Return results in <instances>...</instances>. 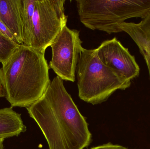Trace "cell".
Listing matches in <instances>:
<instances>
[{
  "instance_id": "6da1fadb",
  "label": "cell",
  "mask_w": 150,
  "mask_h": 149,
  "mask_svg": "<svg viewBox=\"0 0 150 149\" xmlns=\"http://www.w3.org/2000/svg\"><path fill=\"white\" fill-rule=\"evenodd\" d=\"M47 140L49 149H84L92 141L85 118L56 76L42 97L26 108Z\"/></svg>"
},
{
  "instance_id": "7a4b0ae2",
  "label": "cell",
  "mask_w": 150,
  "mask_h": 149,
  "mask_svg": "<svg viewBox=\"0 0 150 149\" xmlns=\"http://www.w3.org/2000/svg\"><path fill=\"white\" fill-rule=\"evenodd\" d=\"M5 98L11 107L28 108L51 83L45 53L19 45L1 68Z\"/></svg>"
},
{
  "instance_id": "3957f363",
  "label": "cell",
  "mask_w": 150,
  "mask_h": 149,
  "mask_svg": "<svg viewBox=\"0 0 150 149\" xmlns=\"http://www.w3.org/2000/svg\"><path fill=\"white\" fill-rule=\"evenodd\" d=\"M76 73L79 97L93 105L106 101L115 91L125 90L131 85V80L120 76L101 62L96 49L83 47Z\"/></svg>"
},
{
  "instance_id": "277c9868",
  "label": "cell",
  "mask_w": 150,
  "mask_h": 149,
  "mask_svg": "<svg viewBox=\"0 0 150 149\" xmlns=\"http://www.w3.org/2000/svg\"><path fill=\"white\" fill-rule=\"evenodd\" d=\"M80 22L88 29L108 34L122 32L120 24L150 13V0H76Z\"/></svg>"
},
{
  "instance_id": "5b68a950",
  "label": "cell",
  "mask_w": 150,
  "mask_h": 149,
  "mask_svg": "<svg viewBox=\"0 0 150 149\" xmlns=\"http://www.w3.org/2000/svg\"><path fill=\"white\" fill-rule=\"evenodd\" d=\"M65 0H37L30 47L45 53L67 22Z\"/></svg>"
},
{
  "instance_id": "8992f818",
  "label": "cell",
  "mask_w": 150,
  "mask_h": 149,
  "mask_svg": "<svg viewBox=\"0 0 150 149\" xmlns=\"http://www.w3.org/2000/svg\"><path fill=\"white\" fill-rule=\"evenodd\" d=\"M82 43L79 31L66 25L51 44L52 56L49 67L62 80L73 82L76 80Z\"/></svg>"
},
{
  "instance_id": "52a82bcc",
  "label": "cell",
  "mask_w": 150,
  "mask_h": 149,
  "mask_svg": "<svg viewBox=\"0 0 150 149\" xmlns=\"http://www.w3.org/2000/svg\"><path fill=\"white\" fill-rule=\"evenodd\" d=\"M96 50L101 62L124 78L131 80L139 76L135 57L116 37L103 41Z\"/></svg>"
},
{
  "instance_id": "ba28073f",
  "label": "cell",
  "mask_w": 150,
  "mask_h": 149,
  "mask_svg": "<svg viewBox=\"0 0 150 149\" xmlns=\"http://www.w3.org/2000/svg\"><path fill=\"white\" fill-rule=\"evenodd\" d=\"M0 20L11 31L18 43L23 44L19 0H0Z\"/></svg>"
},
{
  "instance_id": "9c48e42d",
  "label": "cell",
  "mask_w": 150,
  "mask_h": 149,
  "mask_svg": "<svg viewBox=\"0 0 150 149\" xmlns=\"http://www.w3.org/2000/svg\"><path fill=\"white\" fill-rule=\"evenodd\" d=\"M26 130L21 115L13 110L12 107L0 109V138L18 136Z\"/></svg>"
},
{
  "instance_id": "30bf717a",
  "label": "cell",
  "mask_w": 150,
  "mask_h": 149,
  "mask_svg": "<svg viewBox=\"0 0 150 149\" xmlns=\"http://www.w3.org/2000/svg\"><path fill=\"white\" fill-rule=\"evenodd\" d=\"M119 28L127 33L137 45L146 61L150 79V35L146 33L138 23L124 22L119 25Z\"/></svg>"
},
{
  "instance_id": "8fae6325",
  "label": "cell",
  "mask_w": 150,
  "mask_h": 149,
  "mask_svg": "<svg viewBox=\"0 0 150 149\" xmlns=\"http://www.w3.org/2000/svg\"><path fill=\"white\" fill-rule=\"evenodd\" d=\"M37 0H19L23 44L30 46L33 18Z\"/></svg>"
},
{
  "instance_id": "7c38bea8",
  "label": "cell",
  "mask_w": 150,
  "mask_h": 149,
  "mask_svg": "<svg viewBox=\"0 0 150 149\" xmlns=\"http://www.w3.org/2000/svg\"><path fill=\"white\" fill-rule=\"evenodd\" d=\"M19 45L0 33V63L4 64Z\"/></svg>"
},
{
  "instance_id": "4fadbf2b",
  "label": "cell",
  "mask_w": 150,
  "mask_h": 149,
  "mask_svg": "<svg viewBox=\"0 0 150 149\" xmlns=\"http://www.w3.org/2000/svg\"><path fill=\"white\" fill-rule=\"evenodd\" d=\"M0 33L10 40L19 44L17 40L11 33V31L1 20H0Z\"/></svg>"
},
{
  "instance_id": "5bb4252c",
  "label": "cell",
  "mask_w": 150,
  "mask_h": 149,
  "mask_svg": "<svg viewBox=\"0 0 150 149\" xmlns=\"http://www.w3.org/2000/svg\"><path fill=\"white\" fill-rule=\"evenodd\" d=\"M138 24L146 33L150 35V13L143 18Z\"/></svg>"
},
{
  "instance_id": "9a60e30c",
  "label": "cell",
  "mask_w": 150,
  "mask_h": 149,
  "mask_svg": "<svg viewBox=\"0 0 150 149\" xmlns=\"http://www.w3.org/2000/svg\"><path fill=\"white\" fill-rule=\"evenodd\" d=\"M90 149H128L123 146L115 145L111 143H107L104 145L93 147Z\"/></svg>"
},
{
  "instance_id": "2e32d148",
  "label": "cell",
  "mask_w": 150,
  "mask_h": 149,
  "mask_svg": "<svg viewBox=\"0 0 150 149\" xmlns=\"http://www.w3.org/2000/svg\"><path fill=\"white\" fill-rule=\"evenodd\" d=\"M5 97V90L1 68H0V98Z\"/></svg>"
},
{
  "instance_id": "e0dca14e",
  "label": "cell",
  "mask_w": 150,
  "mask_h": 149,
  "mask_svg": "<svg viewBox=\"0 0 150 149\" xmlns=\"http://www.w3.org/2000/svg\"><path fill=\"white\" fill-rule=\"evenodd\" d=\"M4 139L0 138V149H4Z\"/></svg>"
}]
</instances>
